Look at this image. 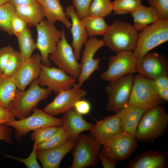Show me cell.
<instances>
[{"label":"cell","instance_id":"cell-1","mask_svg":"<svg viewBox=\"0 0 168 168\" xmlns=\"http://www.w3.org/2000/svg\"><path fill=\"white\" fill-rule=\"evenodd\" d=\"M168 124L165 108L160 105L148 108L139 121L134 137L139 141L153 142L164 134Z\"/></svg>","mask_w":168,"mask_h":168},{"label":"cell","instance_id":"cell-2","mask_svg":"<svg viewBox=\"0 0 168 168\" xmlns=\"http://www.w3.org/2000/svg\"><path fill=\"white\" fill-rule=\"evenodd\" d=\"M138 32L133 25L116 20L109 26L103 36L105 46L117 54L133 52L136 45Z\"/></svg>","mask_w":168,"mask_h":168},{"label":"cell","instance_id":"cell-3","mask_svg":"<svg viewBox=\"0 0 168 168\" xmlns=\"http://www.w3.org/2000/svg\"><path fill=\"white\" fill-rule=\"evenodd\" d=\"M52 91L39 85L38 79L34 81L26 91L17 89L14 98L8 109L18 119L30 115L39 103L46 99Z\"/></svg>","mask_w":168,"mask_h":168},{"label":"cell","instance_id":"cell-4","mask_svg":"<svg viewBox=\"0 0 168 168\" xmlns=\"http://www.w3.org/2000/svg\"><path fill=\"white\" fill-rule=\"evenodd\" d=\"M168 40V20L160 19L138 34L133 54L136 59L141 58L150 51Z\"/></svg>","mask_w":168,"mask_h":168},{"label":"cell","instance_id":"cell-5","mask_svg":"<svg viewBox=\"0 0 168 168\" xmlns=\"http://www.w3.org/2000/svg\"><path fill=\"white\" fill-rule=\"evenodd\" d=\"M32 112L33 114L27 117L5 124L14 128L15 137L18 142H21V137L26 136L30 131L45 126H62V118L54 117L36 107Z\"/></svg>","mask_w":168,"mask_h":168},{"label":"cell","instance_id":"cell-6","mask_svg":"<svg viewBox=\"0 0 168 168\" xmlns=\"http://www.w3.org/2000/svg\"><path fill=\"white\" fill-rule=\"evenodd\" d=\"M163 100L158 95L152 80L138 73L134 76L128 105L148 109L161 105Z\"/></svg>","mask_w":168,"mask_h":168},{"label":"cell","instance_id":"cell-7","mask_svg":"<svg viewBox=\"0 0 168 168\" xmlns=\"http://www.w3.org/2000/svg\"><path fill=\"white\" fill-rule=\"evenodd\" d=\"M101 146L90 135L80 134L72 149L73 160L70 168L97 167Z\"/></svg>","mask_w":168,"mask_h":168},{"label":"cell","instance_id":"cell-8","mask_svg":"<svg viewBox=\"0 0 168 168\" xmlns=\"http://www.w3.org/2000/svg\"><path fill=\"white\" fill-rule=\"evenodd\" d=\"M133 79V74H130L110 82L105 89L107 110L116 113L128 105Z\"/></svg>","mask_w":168,"mask_h":168},{"label":"cell","instance_id":"cell-9","mask_svg":"<svg viewBox=\"0 0 168 168\" xmlns=\"http://www.w3.org/2000/svg\"><path fill=\"white\" fill-rule=\"evenodd\" d=\"M49 59L70 76L78 79L81 72V65L77 62L72 46L67 41L64 28L56 49L49 55Z\"/></svg>","mask_w":168,"mask_h":168},{"label":"cell","instance_id":"cell-10","mask_svg":"<svg viewBox=\"0 0 168 168\" xmlns=\"http://www.w3.org/2000/svg\"><path fill=\"white\" fill-rule=\"evenodd\" d=\"M35 26L37 35L36 49L40 52L42 63L47 66L50 67L51 63L49 56L55 50L61 37L62 31L57 30L54 25L45 19Z\"/></svg>","mask_w":168,"mask_h":168},{"label":"cell","instance_id":"cell-11","mask_svg":"<svg viewBox=\"0 0 168 168\" xmlns=\"http://www.w3.org/2000/svg\"><path fill=\"white\" fill-rule=\"evenodd\" d=\"M137 147L135 138L123 132L103 145L101 152L117 162L128 159Z\"/></svg>","mask_w":168,"mask_h":168},{"label":"cell","instance_id":"cell-12","mask_svg":"<svg viewBox=\"0 0 168 168\" xmlns=\"http://www.w3.org/2000/svg\"><path fill=\"white\" fill-rule=\"evenodd\" d=\"M38 80L41 87L47 86L56 93L71 89L77 81L61 69L47 66L42 63Z\"/></svg>","mask_w":168,"mask_h":168},{"label":"cell","instance_id":"cell-13","mask_svg":"<svg viewBox=\"0 0 168 168\" xmlns=\"http://www.w3.org/2000/svg\"><path fill=\"white\" fill-rule=\"evenodd\" d=\"M136 59L133 52L117 54L108 58V67L101 75V79L110 82L126 75L136 72Z\"/></svg>","mask_w":168,"mask_h":168},{"label":"cell","instance_id":"cell-14","mask_svg":"<svg viewBox=\"0 0 168 168\" xmlns=\"http://www.w3.org/2000/svg\"><path fill=\"white\" fill-rule=\"evenodd\" d=\"M81 61V70L77 83L81 87L93 73L100 68L99 64L102 59L94 58L96 52L105 46L103 40H98L96 37H91L85 43Z\"/></svg>","mask_w":168,"mask_h":168},{"label":"cell","instance_id":"cell-15","mask_svg":"<svg viewBox=\"0 0 168 168\" xmlns=\"http://www.w3.org/2000/svg\"><path fill=\"white\" fill-rule=\"evenodd\" d=\"M136 70L137 73L153 80L168 75V60L161 54L148 53L143 57L136 59Z\"/></svg>","mask_w":168,"mask_h":168},{"label":"cell","instance_id":"cell-16","mask_svg":"<svg viewBox=\"0 0 168 168\" xmlns=\"http://www.w3.org/2000/svg\"><path fill=\"white\" fill-rule=\"evenodd\" d=\"M85 90L75 84L71 89L59 92L54 100L44 108L46 113L52 116L63 114L73 108L75 103L86 95Z\"/></svg>","mask_w":168,"mask_h":168},{"label":"cell","instance_id":"cell-17","mask_svg":"<svg viewBox=\"0 0 168 168\" xmlns=\"http://www.w3.org/2000/svg\"><path fill=\"white\" fill-rule=\"evenodd\" d=\"M41 62L40 54L37 53L22 63L17 72L11 77L17 89L25 90L27 86L38 78Z\"/></svg>","mask_w":168,"mask_h":168},{"label":"cell","instance_id":"cell-18","mask_svg":"<svg viewBox=\"0 0 168 168\" xmlns=\"http://www.w3.org/2000/svg\"><path fill=\"white\" fill-rule=\"evenodd\" d=\"M90 132V135L102 146L123 131L119 118L115 114L97 121Z\"/></svg>","mask_w":168,"mask_h":168},{"label":"cell","instance_id":"cell-19","mask_svg":"<svg viewBox=\"0 0 168 168\" xmlns=\"http://www.w3.org/2000/svg\"><path fill=\"white\" fill-rule=\"evenodd\" d=\"M62 119V127L68 135V140L77 141L82 132L90 131L94 125L87 122L82 115L77 112L73 108L64 113Z\"/></svg>","mask_w":168,"mask_h":168},{"label":"cell","instance_id":"cell-20","mask_svg":"<svg viewBox=\"0 0 168 168\" xmlns=\"http://www.w3.org/2000/svg\"><path fill=\"white\" fill-rule=\"evenodd\" d=\"M77 141L68 140L61 145L47 150H37V159L43 168H58L64 156L74 147Z\"/></svg>","mask_w":168,"mask_h":168},{"label":"cell","instance_id":"cell-21","mask_svg":"<svg viewBox=\"0 0 168 168\" xmlns=\"http://www.w3.org/2000/svg\"><path fill=\"white\" fill-rule=\"evenodd\" d=\"M67 17L70 18L71 26L70 31L72 37V47L77 60L80 58L82 47L87 40L88 36L83 24L76 12L73 5L67 6L65 8Z\"/></svg>","mask_w":168,"mask_h":168},{"label":"cell","instance_id":"cell-22","mask_svg":"<svg viewBox=\"0 0 168 168\" xmlns=\"http://www.w3.org/2000/svg\"><path fill=\"white\" fill-rule=\"evenodd\" d=\"M168 152L149 150L137 155L127 168H165L168 166Z\"/></svg>","mask_w":168,"mask_h":168},{"label":"cell","instance_id":"cell-23","mask_svg":"<svg viewBox=\"0 0 168 168\" xmlns=\"http://www.w3.org/2000/svg\"><path fill=\"white\" fill-rule=\"evenodd\" d=\"M147 109L128 105L123 110L115 113L119 118L123 132L134 137L139 121Z\"/></svg>","mask_w":168,"mask_h":168},{"label":"cell","instance_id":"cell-24","mask_svg":"<svg viewBox=\"0 0 168 168\" xmlns=\"http://www.w3.org/2000/svg\"><path fill=\"white\" fill-rule=\"evenodd\" d=\"M15 9L16 14L30 27L36 26L45 17L44 8L38 1L24 6L15 7Z\"/></svg>","mask_w":168,"mask_h":168},{"label":"cell","instance_id":"cell-25","mask_svg":"<svg viewBox=\"0 0 168 168\" xmlns=\"http://www.w3.org/2000/svg\"><path fill=\"white\" fill-rule=\"evenodd\" d=\"M43 7L47 20L54 25L55 22L59 21L67 29H70L71 23L68 19L60 0H37Z\"/></svg>","mask_w":168,"mask_h":168},{"label":"cell","instance_id":"cell-26","mask_svg":"<svg viewBox=\"0 0 168 168\" xmlns=\"http://www.w3.org/2000/svg\"><path fill=\"white\" fill-rule=\"evenodd\" d=\"M133 20L134 27L138 31L143 30L150 24H153L160 19L159 14L152 6L146 7L142 5L130 13Z\"/></svg>","mask_w":168,"mask_h":168},{"label":"cell","instance_id":"cell-27","mask_svg":"<svg viewBox=\"0 0 168 168\" xmlns=\"http://www.w3.org/2000/svg\"><path fill=\"white\" fill-rule=\"evenodd\" d=\"M17 89L11 77L0 74V106L8 109L14 98Z\"/></svg>","mask_w":168,"mask_h":168},{"label":"cell","instance_id":"cell-28","mask_svg":"<svg viewBox=\"0 0 168 168\" xmlns=\"http://www.w3.org/2000/svg\"><path fill=\"white\" fill-rule=\"evenodd\" d=\"M22 62L31 57L36 49V44L31 30L27 26L17 37Z\"/></svg>","mask_w":168,"mask_h":168},{"label":"cell","instance_id":"cell-29","mask_svg":"<svg viewBox=\"0 0 168 168\" xmlns=\"http://www.w3.org/2000/svg\"><path fill=\"white\" fill-rule=\"evenodd\" d=\"M88 36L103 35L109 26L106 23L104 18L90 16L80 19Z\"/></svg>","mask_w":168,"mask_h":168},{"label":"cell","instance_id":"cell-30","mask_svg":"<svg viewBox=\"0 0 168 168\" xmlns=\"http://www.w3.org/2000/svg\"><path fill=\"white\" fill-rule=\"evenodd\" d=\"M15 14V7L10 2L0 6V31L6 32L10 36L13 35L11 21Z\"/></svg>","mask_w":168,"mask_h":168},{"label":"cell","instance_id":"cell-31","mask_svg":"<svg viewBox=\"0 0 168 168\" xmlns=\"http://www.w3.org/2000/svg\"><path fill=\"white\" fill-rule=\"evenodd\" d=\"M113 11L112 2L110 0H93L90 6L89 16L104 18Z\"/></svg>","mask_w":168,"mask_h":168},{"label":"cell","instance_id":"cell-32","mask_svg":"<svg viewBox=\"0 0 168 168\" xmlns=\"http://www.w3.org/2000/svg\"><path fill=\"white\" fill-rule=\"evenodd\" d=\"M142 0H114L112 2L114 15L130 14L142 4Z\"/></svg>","mask_w":168,"mask_h":168},{"label":"cell","instance_id":"cell-33","mask_svg":"<svg viewBox=\"0 0 168 168\" xmlns=\"http://www.w3.org/2000/svg\"><path fill=\"white\" fill-rule=\"evenodd\" d=\"M68 139L67 133L62 127H60L55 134L48 140L37 145L36 150H44L51 149L61 145Z\"/></svg>","mask_w":168,"mask_h":168},{"label":"cell","instance_id":"cell-34","mask_svg":"<svg viewBox=\"0 0 168 168\" xmlns=\"http://www.w3.org/2000/svg\"><path fill=\"white\" fill-rule=\"evenodd\" d=\"M59 127L56 126L42 127L33 131L30 134V138L37 145L41 144L52 137L57 132Z\"/></svg>","mask_w":168,"mask_h":168},{"label":"cell","instance_id":"cell-35","mask_svg":"<svg viewBox=\"0 0 168 168\" xmlns=\"http://www.w3.org/2000/svg\"><path fill=\"white\" fill-rule=\"evenodd\" d=\"M22 63L20 51L14 50L11 54L2 74L11 77L17 72Z\"/></svg>","mask_w":168,"mask_h":168},{"label":"cell","instance_id":"cell-36","mask_svg":"<svg viewBox=\"0 0 168 168\" xmlns=\"http://www.w3.org/2000/svg\"><path fill=\"white\" fill-rule=\"evenodd\" d=\"M37 144L34 143L33 150L29 156L26 158H23L11 155L4 154L6 157L16 160L24 164L28 168H41L42 167L38 164L36 155Z\"/></svg>","mask_w":168,"mask_h":168},{"label":"cell","instance_id":"cell-37","mask_svg":"<svg viewBox=\"0 0 168 168\" xmlns=\"http://www.w3.org/2000/svg\"><path fill=\"white\" fill-rule=\"evenodd\" d=\"M92 0H72L73 5L80 19L89 16V7Z\"/></svg>","mask_w":168,"mask_h":168},{"label":"cell","instance_id":"cell-38","mask_svg":"<svg viewBox=\"0 0 168 168\" xmlns=\"http://www.w3.org/2000/svg\"><path fill=\"white\" fill-rule=\"evenodd\" d=\"M147 2L156 9L160 19L168 20V0H147Z\"/></svg>","mask_w":168,"mask_h":168},{"label":"cell","instance_id":"cell-39","mask_svg":"<svg viewBox=\"0 0 168 168\" xmlns=\"http://www.w3.org/2000/svg\"><path fill=\"white\" fill-rule=\"evenodd\" d=\"M11 26L13 35L17 37L28 26L25 21L18 16L16 13L12 18Z\"/></svg>","mask_w":168,"mask_h":168},{"label":"cell","instance_id":"cell-40","mask_svg":"<svg viewBox=\"0 0 168 168\" xmlns=\"http://www.w3.org/2000/svg\"><path fill=\"white\" fill-rule=\"evenodd\" d=\"M14 50L10 45L0 49V74L3 72L11 55Z\"/></svg>","mask_w":168,"mask_h":168},{"label":"cell","instance_id":"cell-41","mask_svg":"<svg viewBox=\"0 0 168 168\" xmlns=\"http://www.w3.org/2000/svg\"><path fill=\"white\" fill-rule=\"evenodd\" d=\"M73 109L81 115H86L90 113L91 106L90 103L87 100L81 99L75 103Z\"/></svg>","mask_w":168,"mask_h":168},{"label":"cell","instance_id":"cell-42","mask_svg":"<svg viewBox=\"0 0 168 168\" xmlns=\"http://www.w3.org/2000/svg\"><path fill=\"white\" fill-rule=\"evenodd\" d=\"M13 129L11 127L5 124L0 125V140L11 144L13 142L12 133Z\"/></svg>","mask_w":168,"mask_h":168},{"label":"cell","instance_id":"cell-43","mask_svg":"<svg viewBox=\"0 0 168 168\" xmlns=\"http://www.w3.org/2000/svg\"><path fill=\"white\" fill-rule=\"evenodd\" d=\"M16 118L8 109L0 106V125L14 121Z\"/></svg>","mask_w":168,"mask_h":168},{"label":"cell","instance_id":"cell-44","mask_svg":"<svg viewBox=\"0 0 168 168\" xmlns=\"http://www.w3.org/2000/svg\"><path fill=\"white\" fill-rule=\"evenodd\" d=\"M155 88L159 89H168V75L162 76L153 80Z\"/></svg>","mask_w":168,"mask_h":168},{"label":"cell","instance_id":"cell-45","mask_svg":"<svg viewBox=\"0 0 168 168\" xmlns=\"http://www.w3.org/2000/svg\"><path fill=\"white\" fill-rule=\"evenodd\" d=\"M98 159L100 160L104 168H114L117 165L116 162L111 160L101 152L99 155Z\"/></svg>","mask_w":168,"mask_h":168},{"label":"cell","instance_id":"cell-46","mask_svg":"<svg viewBox=\"0 0 168 168\" xmlns=\"http://www.w3.org/2000/svg\"><path fill=\"white\" fill-rule=\"evenodd\" d=\"M37 0H9V2L15 7L24 6L35 2Z\"/></svg>","mask_w":168,"mask_h":168},{"label":"cell","instance_id":"cell-47","mask_svg":"<svg viewBox=\"0 0 168 168\" xmlns=\"http://www.w3.org/2000/svg\"><path fill=\"white\" fill-rule=\"evenodd\" d=\"M155 89L159 96L163 100L168 101V89Z\"/></svg>","mask_w":168,"mask_h":168},{"label":"cell","instance_id":"cell-48","mask_svg":"<svg viewBox=\"0 0 168 168\" xmlns=\"http://www.w3.org/2000/svg\"><path fill=\"white\" fill-rule=\"evenodd\" d=\"M9 2V0H0V6Z\"/></svg>","mask_w":168,"mask_h":168},{"label":"cell","instance_id":"cell-49","mask_svg":"<svg viewBox=\"0 0 168 168\" xmlns=\"http://www.w3.org/2000/svg\"></svg>","mask_w":168,"mask_h":168}]
</instances>
